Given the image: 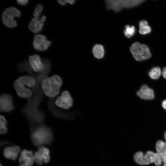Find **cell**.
Masks as SVG:
<instances>
[{"instance_id": "14", "label": "cell", "mask_w": 166, "mask_h": 166, "mask_svg": "<svg viewBox=\"0 0 166 166\" xmlns=\"http://www.w3.org/2000/svg\"><path fill=\"white\" fill-rule=\"evenodd\" d=\"M45 19V15H43L40 20L35 18H33L29 24V29L35 33L39 32L42 30Z\"/></svg>"}, {"instance_id": "25", "label": "cell", "mask_w": 166, "mask_h": 166, "mask_svg": "<svg viewBox=\"0 0 166 166\" xmlns=\"http://www.w3.org/2000/svg\"><path fill=\"white\" fill-rule=\"evenodd\" d=\"M74 0H58V2L59 4L62 5H64L67 3H69L71 4H73L75 2Z\"/></svg>"}, {"instance_id": "6", "label": "cell", "mask_w": 166, "mask_h": 166, "mask_svg": "<svg viewBox=\"0 0 166 166\" xmlns=\"http://www.w3.org/2000/svg\"><path fill=\"white\" fill-rule=\"evenodd\" d=\"M21 14L20 11L16 8L14 7L8 8L6 9L2 14L3 22L8 27H14L17 25V23L14 18L19 17Z\"/></svg>"}, {"instance_id": "3", "label": "cell", "mask_w": 166, "mask_h": 166, "mask_svg": "<svg viewBox=\"0 0 166 166\" xmlns=\"http://www.w3.org/2000/svg\"><path fill=\"white\" fill-rule=\"evenodd\" d=\"M35 81L33 77L25 76L20 77L15 80L14 86L18 95L23 98L30 97L32 94V91L25 87L26 85L30 87L34 86Z\"/></svg>"}, {"instance_id": "33", "label": "cell", "mask_w": 166, "mask_h": 166, "mask_svg": "<svg viewBox=\"0 0 166 166\" xmlns=\"http://www.w3.org/2000/svg\"><path fill=\"white\" fill-rule=\"evenodd\" d=\"M0 166H2L1 164H0Z\"/></svg>"}, {"instance_id": "13", "label": "cell", "mask_w": 166, "mask_h": 166, "mask_svg": "<svg viewBox=\"0 0 166 166\" xmlns=\"http://www.w3.org/2000/svg\"><path fill=\"white\" fill-rule=\"evenodd\" d=\"M29 60L30 66L34 71L41 72L44 70V65L38 55L30 56L29 57Z\"/></svg>"}, {"instance_id": "29", "label": "cell", "mask_w": 166, "mask_h": 166, "mask_svg": "<svg viewBox=\"0 0 166 166\" xmlns=\"http://www.w3.org/2000/svg\"><path fill=\"white\" fill-rule=\"evenodd\" d=\"M162 73L164 77L166 79V67L163 69Z\"/></svg>"}, {"instance_id": "30", "label": "cell", "mask_w": 166, "mask_h": 166, "mask_svg": "<svg viewBox=\"0 0 166 166\" xmlns=\"http://www.w3.org/2000/svg\"><path fill=\"white\" fill-rule=\"evenodd\" d=\"M10 142L9 141H2L0 145L1 146H3L6 144H10Z\"/></svg>"}, {"instance_id": "7", "label": "cell", "mask_w": 166, "mask_h": 166, "mask_svg": "<svg viewBox=\"0 0 166 166\" xmlns=\"http://www.w3.org/2000/svg\"><path fill=\"white\" fill-rule=\"evenodd\" d=\"M155 153L151 151H148L144 155L141 151L136 152L134 156L135 162L141 165H148L154 162Z\"/></svg>"}, {"instance_id": "19", "label": "cell", "mask_w": 166, "mask_h": 166, "mask_svg": "<svg viewBox=\"0 0 166 166\" xmlns=\"http://www.w3.org/2000/svg\"><path fill=\"white\" fill-rule=\"evenodd\" d=\"M161 71L159 67H155L152 68L148 73L149 77L152 79L156 80L160 76Z\"/></svg>"}, {"instance_id": "1", "label": "cell", "mask_w": 166, "mask_h": 166, "mask_svg": "<svg viewBox=\"0 0 166 166\" xmlns=\"http://www.w3.org/2000/svg\"><path fill=\"white\" fill-rule=\"evenodd\" d=\"M33 144L37 147L50 144L53 140V132L49 128L41 126L33 132L30 136Z\"/></svg>"}, {"instance_id": "11", "label": "cell", "mask_w": 166, "mask_h": 166, "mask_svg": "<svg viewBox=\"0 0 166 166\" xmlns=\"http://www.w3.org/2000/svg\"><path fill=\"white\" fill-rule=\"evenodd\" d=\"M0 110L9 112L14 109L12 97L8 94H3L0 98Z\"/></svg>"}, {"instance_id": "5", "label": "cell", "mask_w": 166, "mask_h": 166, "mask_svg": "<svg viewBox=\"0 0 166 166\" xmlns=\"http://www.w3.org/2000/svg\"><path fill=\"white\" fill-rule=\"evenodd\" d=\"M130 51L135 58L140 61L149 58L151 56L148 47L145 44H140L138 42L133 43L130 47Z\"/></svg>"}, {"instance_id": "10", "label": "cell", "mask_w": 166, "mask_h": 166, "mask_svg": "<svg viewBox=\"0 0 166 166\" xmlns=\"http://www.w3.org/2000/svg\"><path fill=\"white\" fill-rule=\"evenodd\" d=\"M51 43V42L48 41L44 35L38 34L34 37L33 45L36 49L43 51L47 49Z\"/></svg>"}, {"instance_id": "31", "label": "cell", "mask_w": 166, "mask_h": 166, "mask_svg": "<svg viewBox=\"0 0 166 166\" xmlns=\"http://www.w3.org/2000/svg\"><path fill=\"white\" fill-rule=\"evenodd\" d=\"M19 166H30V165H26L24 163H22V164L20 165Z\"/></svg>"}, {"instance_id": "17", "label": "cell", "mask_w": 166, "mask_h": 166, "mask_svg": "<svg viewBox=\"0 0 166 166\" xmlns=\"http://www.w3.org/2000/svg\"><path fill=\"white\" fill-rule=\"evenodd\" d=\"M93 52L94 56L97 58H101L104 55V51L103 46L101 45H95L93 48Z\"/></svg>"}, {"instance_id": "20", "label": "cell", "mask_w": 166, "mask_h": 166, "mask_svg": "<svg viewBox=\"0 0 166 166\" xmlns=\"http://www.w3.org/2000/svg\"><path fill=\"white\" fill-rule=\"evenodd\" d=\"M0 133L1 134H5L7 131L6 127L7 124V121L5 117L2 115L0 116Z\"/></svg>"}, {"instance_id": "24", "label": "cell", "mask_w": 166, "mask_h": 166, "mask_svg": "<svg viewBox=\"0 0 166 166\" xmlns=\"http://www.w3.org/2000/svg\"><path fill=\"white\" fill-rule=\"evenodd\" d=\"M162 160L160 155L157 153H155L154 163L156 166H160L162 163Z\"/></svg>"}, {"instance_id": "16", "label": "cell", "mask_w": 166, "mask_h": 166, "mask_svg": "<svg viewBox=\"0 0 166 166\" xmlns=\"http://www.w3.org/2000/svg\"><path fill=\"white\" fill-rule=\"evenodd\" d=\"M34 160V157L31 151L23 150L21 152L18 159L19 163L23 162L25 164L27 165H32Z\"/></svg>"}, {"instance_id": "8", "label": "cell", "mask_w": 166, "mask_h": 166, "mask_svg": "<svg viewBox=\"0 0 166 166\" xmlns=\"http://www.w3.org/2000/svg\"><path fill=\"white\" fill-rule=\"evenodd\" d=\"M73 100L69 92L67 91L63 92L61 96H59L55 101L58 107L65 109H69L72 106Z\"/></svg>"}, {"instance_id": "9", "label": "cell", "mask_w": 166, "mask_h": 166, "mask_svg": "<svg viewBox=\"0 0 166 166\" xmlns=\"http://www.w3.org/2000/svg\"><path fill=\"white\" fill-rule=\"evenodd\" d=\"M34 157L35 162L38 165H42L43 162L47 163L50 160L49 151L45 147H40L38 151L35 152Z\"/></svg>"}, {"instance_id": "2", "label": "cell", "mask_w": 166, "mask_h": 166, "mask_svg": "<svg viewBox=\"0 0 166 166\" xmlns=\"http://www.w3.org/2000/svg\"><path fill=\"white\" fill-rule=\"evenodd\" d=\"M62 83L60 77L55 75L44 79L42 87L44 93L46 96L53 98L59 93Z\"/></svg>"}, {"instance_id": "18", "label": "cell", "mask_w": 166, "mask_h": 166, "mask_svg": "<svg viewBox=\"0 0 166 166\" xmlns=\"http://www.w3.org/2000/svg\"><path fill=\"white\" fill-rule=\"evenodd\" d=\"M157 153L166 155V142L161 140L158 141L156 144Z\"/></svg>"}, {"instance_id": "23", "label": "cell", "mask_w": 166, "mask_h": 166, "mask_svg": "<svg viewBox=\"0 0 166 166\" xmlns=\"http://www.w3.org/2000/svg\"><path fill=\"white\" fill-rule=\"evenodd\" d=\"M139 33L142 34H146L149 33L151 31V27L148 25L139 27Z\"/></svg>"}, {"instance_id": "28", "label": "cell", "mask_w": 166, "mask_h": 166, "mask_svg": "<svg viewBox=\"0 0 166 166\" xmlns=\"http://www.w3.org/2000/svg\"><path fill=\"white\" fill-rule=\"evenodd\" d=\"M161 105L163 108L166 110V99L162 101Z\"/></svg>"}, {"instance_id": "4", "label": "cell", "mask_w": 166, "mask_h": 166, "mask_svg": "<svg viewBox=\"0 0 166 166\" xmlns=\"http://www.w3.org/2000/svg\"><path fill=\"white\" fill-rule=\"evenodd\" d=\"M143 0H107L105 1L107 8L119 11L123 8H130L142 3Z\"/></svg>"}, {"instance_id": "32", "label": "cell", "mask_w": 166, "mask_h": 166, "mask_svg": "<svg viewBox=\"0 0 166 166\" xmlns=\"http://www.w3.org/2000/svg\"><path fill=\"white\" fill-rule=\"evenodd\" d=\"M164 136L165 140L166 141V132H165Z\"/></svg>"}, {"instance_id": "26", "label": "cell", "mask_w": 166, "mask_h": 166, "mask_svg": "<svg viewBox=\"0 0 166 166\" xmlns=\"http://www.w3.org/2000/svg\"><path fill=\"white\" fill-rule=\"evenodd\" d=\"M28 0H17V2L20 5H25L27 4Z\"/></svg>"}, {"instance_id": "15", "label": "cell", "mask_w": 166, "mask_h": 166, "mask_svg": "<svg viewBox=\"0 0 166 166\" xmlns=\"http://www.w3.org/2000/svg\"><path fill=\"white\" fill-rule=\"evenodd\" d=\"M20 151V147L17 145L8 147L4 149L3 154L6 158L15 160Z\"/></svg>"}, {"instance_id": "12", "label": "cell", "mask_w": 166, "mask_h": 166, "mask_svg": "<svg viewBox=\"0 0 166 166\" xmlns=\"http://www.w3.org/2000/svg\"><path fill=\"white\" fill-rule=\"evenodd\" d=\"M136 94L140 98L146 100H151L155 97L154 92L153 90L148 85L144 84L137 92Z\"/></svg>"}, {"instance_id": "27", "label": "cell", "mask_w": 166, "mask_h": 166, "mask_svg": "<svg viewBox=\"0 0 166 166\" xmlns=\"http://www.w3.org/2000/svg\"><path fill=\"white\" fill-rule=\"evenodd\" d=\"M159 154L162 157V162L163 163V166H166V155L161 154Z\"/></svg>"}, {"instance_id": "21", "label": "cell", "mask_w": 166, "mask_h": 166, "mask_svg": "<svg viewBox=\"0 0 166 166\" xmlns=\"http://www.w3.org/2000/svg\"><path fill=\"white\" fill-rule=\"evenodd\" d=\"M135 32V29L134 26L127 25L125 27L124 33L126 37L130 38L134 35Z\"/></svg>"}, {"instance_id": "22", "label": "cell", "mask_w": 166, "mask_h": 166, "mask_svg": "<svg viewBox=\"0 0 166 166\" xmlns=\"http://www.w3.org/2000/svg\"><path fill=\"white\" fill-rule=\"evenodd\" d=\"M43 8L42 5L41 4H38L37 6L35 8L34 14L35 18L39 19L42 11Z\"/></svg>"}]
</instances>
